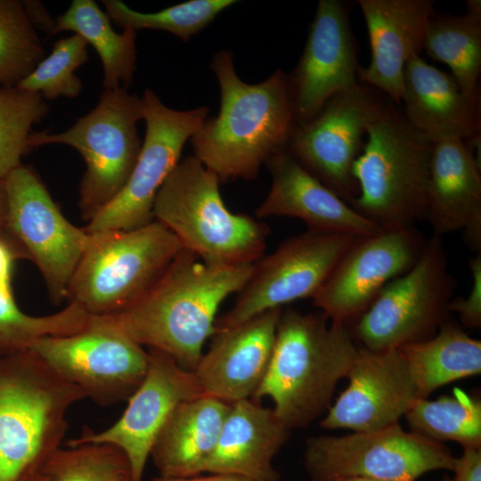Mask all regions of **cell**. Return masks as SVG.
Returning <instances> with one entry per match:
<instances>
[{
    "label": "cell",
    "instance_id": "obj_1",
    "mask_svg": "<svg viewBox=\"0 0 481 481\" xmlns=\"http://www.w3.org/2000/svg\"><path fill=\"white\" fill-rule=\"evenodd\" d=\"M252 268L210 265L183 249L137 301L107 317L139 345L193 371L215 334L220 306L242 289Z\"/></svg>",
    "mask_w": 481,
    "mask_h": 481
},
{
    "label": "cell",
    "instance_id": "obj_2",
    "mask_svg": "<svg viewBox=\"0 0 481 481\" xmlns=\"http://www.w3.org/2000/svg\"><path fill=\"white\" fill-rule=\"evenodd\" d=\"M210 68L220 87V110L190 138L193 156L220 183L255 179L263 164L287 151L297 125L287 74L278 69L258 84H247L229 50L217 52Z\"/></svg>",
    "mask_w": 481,
    "mask_h": 481
},
{
    "label": "cell",
    "instance_id": "obj_3",
    "mask_svg": "<svg viewBox=\"0 0 481 481\" xmlns=\"http://www.w3.org/2000/svg\"><path fill=\"white\" fill-rule=\"evenodd\" d=\"M357 352L347 324L322 312L281 310L268 369L253 399L270 397L289 429L306 428L330 408Z\"/></svg>",
    "mask_w": 481,
    "mask_h": 481
},
{
    "label": "cell",
    "instance_id": "obj_4",
    "mask_svg": "<svg viewBox=\"0 0 481 481\" xmlns=\"http://www.w3.org/2000/svg\"><path fill=\"white\" fill-rule=\"evenodd\" d=\"M432 143L418 134L401 105L382 96L353 166L358 194L349 203L382 230L426 220Z\"/></svg>",
    "mask_w": 481,
    "mask_h": 481
},
{
    "label": "cell",
    "instance_id": "obj_5",
    "mask_svg": "<svg viewBox=\"0 0 481 481\" xmlns=\"http://www.w3.org/2000/svg\"><path fill=\"white\" fill-rule=\"evenodd\" d=\"M84 398L33 351L0 353V481H34Z\"/></svg>",
    "mask_w": 481,
    "mask_h": 481
},
{
    "label": "cell",
    "instance_id": "obj_6",
    "mask_svg": "<svg viewBox=\"0 0 481 481\" xmlns=\"http://www.w3.org/2000/svg\"><path fill=\"white\" fill-rule=\"evenodd\" d=\"M220 183L196 157L187 156L158 192L154 220L173 232L183 249L208 264H254L264 256L270 229L257 217L228 209Z\"/></svg>",
    "mask_w": 481,
    "mask_h": 481
},
{
    "label": "cell",
    "instance_id": "obj_7",
    "mask_svg": "<svg viewBox=\"0 0 481 481\" xmlns=\"http://www.w3.org/2000/svg\"><path fill=\"white\" fill-rule=\"evenodd\" d=\"M88 234L66 298L91 316L115 315L128 308L183 249L156 220L130 231Z\"/></svg>",
    "mask_w": 481,
    "mask_h": 481
},
{
    "label": "cell",
    "instance_id": "obj_8",
    "mask_svg": "<svg viewBox=\"0 0 481 481\" xmlns=\"http://www.w3.org/2000/svg\"><path fill=\"white\" fill-rule=\"evenodd\" d=\"M142 97L118 87L103 90L98 104L61 133H32L31 149L61 143L77 150L86 169L79 186L81 216L89 222L121 191L138 159Z\"/></svg>",
    "mask_w": 481,
    "mask_h": 481
},
{
    "label": "cell",
    "instance_id": "obj_9",
    "mask_svg": "<svg viewBox=\"0 0 481 481\" xmlns=\"http://www.w3.org/2000/svg\"><path fill=\"white\" fill-rule=\"evenodd\" d=\"M456 284L443 239L432 235L416 264L385 285L355 320L352 335L372 351L426 340L447 320Z\"/></svg>",
    "mask_w": 481,
    "mask_h": 481
},
{
    "label": "cell",
    "instance_id": "obj_10",
    "mask_svg": "<svg viewBox=\"0 0 481 481\" xmlns=\"http://www.w3.org/2000/svg\"><path fill=\"white\" fill-rule=\"evenodd\" d=\"M456 457L440 442L399 423L364 432L306 440L305 466L314 481L368 477L388 481H415L425 473L452 471Z\"/></svg>",
    "mask_w": 481,
    "mask_h": 481
},
{
    "label": "cell",
    "instance_id": "obj_11",
    "mask_svg": "<svg viewBox=\"0 0 481 481\" xmlns=\"http://www.w3.org/2000/svg\"><path fill=\"white\" fill-rule=\"evenodd\" d=\"M29 350L101 406L128 400L148 370V351L107 316H91L82 330L43 338Z\"/></svg>",
    "mask_w": 481,
    "mask_h": 481
},
{
    "label": "cell",
    "instance_id": "obj_12",
    "mask_svg": "<svg viewBox=\"0 0 481 481\" xmlns=\"http://www.w3.org/2000/svg\"><path fill=\"white\" fill-rule=\"evenodd\" d=\"M142 100L146 128L138 159L121 191L88 222V233L130 231L151 223L158 192L208 114L206 106L173 110L151 89Z\"/></svg>",
    "mask_w": 481,
    "mask_h": 481
},
{
    "label": "cell",
    "instance_id": "obj_13",
    "mask_svg": "<svg viewBox=\"0 0 481 481\" xmlns=\"http://www.w3.org/2000/svg\"><path fill=\"white\" fill-rule=\"evenodd\" d=\"M4 183L7 202L4 228L25 257L36 264L52 301L58 304L66 298L89 234L66 219L43 182L28 167L15 168Z\"/></svg>",
    "mask_w": 481,
    "mask_h": 481
},
{
    "label": "cell",
    "instance_id": "obj_14",
    "mask_svg": "<svg viewBox=\"0 0 481 481\" xmlns=\"http://www.w3.org/2000/svg\"><path fill=\"white\" fill-rule=\"evenodd\" d=\"M356 238L307 230L282 242L253 264L233 305L216 318L215 333L295 300L312 298Z\"/></svg>",
    "mask_w": 481,
    "mask_h": 481
},
{
    "label": "cell",
    "instance_id": "obj_15",
    "mask_svg": "<svg viewBox=\"0 0 481 481\" xmlns=\"http://www.w3.org/2000/svg\"><path fill=\"white\" fill-rule=\"evenodd\" d=\"M382 96L359 82L330 98L312 118L297 124L288 143L287 151L348 205L358 194L353 166Z\"/></svg>",
    "mask_w": 481,
    "mask_h": 481
},
{
    "label": "cell",
    "instance_id": "obj_16",
    "mask_svg": "<svg viewBox=\"0 0 481 481\" xmlns=\"http://www.w3.org/2000/svg\"><path fill=\"white\" fill-rule=\"evenodd\" d=\"M427 239L414 226L357 237L312 298L330 322L355 321L392 280L409 271Z\"/></svg>",
    "mask_w": 481,
    "mask_h": 481
},
{
    "label": "cell",
    "instance_id": "obj_17",
    "mask_svg": "<svg viewBox=\"0 0 481 481\" xmlns=\"http://www.w3.org/2000/svg\"><path fill=\"white\" fill-rule=\"evenodd\" d=\"M146 375L127 400L122 416L110 428L94 432L85 428L68 446L110 444L121 449L131 468V481H143L153 444L174 409L182 402L202 395L192 371L181 367L171 356L148 348Z\"/></svg>",
    "mask_w": 481,
    "mask_h": 481
},
{
    "label": "cell",
    "instance_id": "obj_18",
    "mask_svg": "<svg viewBox=\"0 0 481 481\" xmlns=\"http://www.w3.org/2000/svg\"><path fill=\"white\" fill-rule=\"evenodd\" d=\"M348 385L320 422L325 429L371 431L396 423L421 399L399 348L358 347Z\"/></svg>",
    "mask_w": 481,
    "mask_h": 481
},
{
    "label": "cell",
    "instance_id": "obj_19",
    "mask_svg": "<svg viewBox=\"0 0 481 481\" xmlns=\"http://www.w3.org/2000/svg\"><path fill=\"white\" fill-rule=\"evenodd\" d=\"M359 68L346 4L319 1L303 53L287 75L297 124L315 116L336 94L356 86Z\"/></svg>",
    "mask_w": 481,
    "mask_h": 481
},
{
    "label": "cell",
    "instance_id": "obj_20",
    "mask_svg": "<svg viewBox=\"0 0 481 481\" xmlns=\"http://www.w3.org/2000/svg\"><path fill=\"white\" fill-rule=\"evenodd\" d=\"M282 308L217 331L192 371L203 395L228 404L253 398L266 374Z\"/></svg>",
    "mask_w": 481,
    "mask_h": 481
},
{
    "label": "cell",
    "instance_id": "obj_21",
    "mask_svg": "<svg viewBox=\"0 0 481 481\" xmlns=\"http://www.w3.org/2000/svg\"><path fill=\"white\" fill-rule=\"evenodd\" d=\"M371 57L359 68L358 81L400 105L406 63L423 49L427 27L434 15L430 0H359Z\"/></svg>",
    "mask_w": 481,
    "mask_h": 481
},
{
    "label": "cell",
    "instance_id": "obj_22",
    "mask_svg": "<svg viewBox=\"0 0 481 481\" xmlns=\"http://www.w3.org/2000/svg\"><path fill=\"white\" fill-rule=\"evenodd\" d=\"M265 166L272 185L256 209L257 219L290 216L303 221L309 231L355 237L382 231L305 169L287 151L273 156Z\"/></svg>",
    "mask_w": 481,
    "mask_h": 481
},
{
    "label": "cell",
    "instance_id": "obj_23",
    "mask_svg": "<svg viewBox=\"0 0 481 481\" xmlns=\"http://www.w3.org/2000/svg\"><path fill=\"white\" fill-rule=\"evenodd\" d=\"M481 168L461 138L432 143L426 220L433 235L461 231L475 254L481 253Z\"/></svg>",
    "mask_w": 481,
    "mask_h": 481
},
{
    "label": "cell",
    "instance_id": "obj_24",
    "mask_svg": "<svg viewBox=\"0 0 481 481\" xmlns=\"http://www.w3.org/2000/svg\"><path fill=\"white\" fill-rule=\"evenodd\" d=\"M400 105L412 128L431 143L480 135L479 98L465 95L452 76L420 55L405 65Z\"/></svg>",
    "mask_w": 481,
    "mask_h": 481
},
{
    "label": "cell",
    "instance_id": "obj_25",
    "mask_svg": "<svg viewBox=\"0 0 481 481\" xmlns=\"http://www.w3.org/2000/svg\"><path fill=\"white\" fill-rule=\"evenodd\" d=\"M289 429L273 408L253 398L231 404L205 472L276 481L273 459L286 443Z\"/></svg>",
    "mask_w": 481,
    "mask_h": 481
},
{
    "label": "cell",
    "instance_id": "obj_26",
    "mask_svg": "<svg viewBox=\"0 0 481 481\" xmlns=\"http://www.w3.org/2000/svg\"><path fill=\"white\" fill-rule=\"evenodd\" d=\"M230 406L204 395L179 404L151 451L159 477L183 478L205 472Z\"/></svg>",
    "mask_w": 481,
    "mask_h": 481
},
{
    "label": "cell",
    "instance_id": "obj_27",
    "mask_svg": "<svg viewBox=\"0 0 481 481\" xmlns=\"http://www.w3.org/2000/svg\"><path fill=\"white\" fill-rule=\"evenodd\" d=\"M398 348L411 368L421 399L442 386L481 371V341L448 319L433 337Z\"/></svg>",
    "mask_w": 481,
    "mask_h": 481
},
{
    "label": "cell",
    "instance_id": "obj_28",
    "mask_svg": "<svg viewBox=\"0 0 481 481\" xmlns=\"http://www.w3.org/2000/svg\"><path fill=\"white\" fill-rule=\"evenodd\" d=\"M72 31L83 37L98 53L103 71V90L127 86L133 82L136 63L137 31L116 32L107 13L93 0H73L57 17L53 34Z\"/></svg>",
    "mask_w": 481,
    "mask_h": 481
},
{
    "label": "cell",
    "instance_id": "obj_29",
    "mask_svg": "<svg viewBox=\"0 0 481 481\" xmlns=\"http://www.w3.org/2000/svg\"><path fill=\"white\" fill-rule=\"evenodd\" d=\"M423 49L432 59L450 67L465 95L479 98L481 15H433L427 27Z\"/></svg>",
    "mask_w": 481,
    "mask_h": 481
},
{
    "label": "cell",
    "instance_id": "obj_30",
    "mask_svg": "<svg viewBox=\"0 0 481 481\" xmlns=\"http://www.w3.org/2000/svg\"><path fill=\"white\" fill-rule=\"evenodd\" d=\"M404 417L412 431L433 441L450 440L481 448V403L454 387L452 395L418 399Z\"/></svg>",
    "mask_w": 481,
    "mask_h": 481
},
{
    "label": "cell",
    "instance_id": "obj_31",
    "mask_svg": "<svg viewBox=\"0 0 481 481\" xmlns=\"http://www.w3.org/2000/svg\"><path fill=\"white\" fill-rule=\"evenodd\" d=\"M124 452L110 444L57 448L45 461L34 481H131Z\"/></svg>",
    "mask_w": 481,
    "mask_h": 481
},
{
    "label": "cell",
    "instance_id": "obj_32",
    "mask_svg": "<svg viewBox=\"0 0 481 481\" xmlns=\"http://www.w3.org/2000/svg\"><path fill=\"white\" fill-rule=\"evenodd\" d=\"M237 2L190 0L155 12L135 11L120 0H103L102 4L110 20L123 29H159L188 41Z\"/></svg>",
    "mask_w": 481,
    "mask_h": 481
},
{
    "label": "cell",
    "instance_id": "obj_33",
    "mask_svg": "<svg viewBox=\"0 0 481 481\" xmlns=\"http://www.w3.org/2000/svg\"><path fill=\"white\" fill-rule=\"evenodd\" d=\"M90 318L74 303L53 314L29 315L18 307L13 297L0 292V353L29 350L43 338L76 333L88 325Z\"/></svg>",
    "mask_w": 481,
    "mask_h": 481
},
{
    "label": "cell",
    "instance_id": "obj_34",
    "mask_svg": "<svg viewBox=\"0 0 481 481\" xmlns=\"http://www.w3.org/2000/svg\"><path fill=\"white\" fill-rule=\"evenodd\" d=\"M45 56L23 2L0 0V87L16 86Z\"/></svg>",
    "mask_w": 481,
    "mask_h": 481
},
{
    "label": "cell",
    "instance_id": "obj_35",
    "mask_svg": "<svg viewBox=\"0 0 481 481\" xmlns=\"http://www.w3.org/2000/svg\"><path fill=\"white\" fill-rule=\"evenodd\" d=\"M48 112L40 94L16 86L0 87V180L22 165V156L31 150L32 126Z\"/></svg>",
    "mask_w": 481,
    "mask_h": 481
},
{
    "label": "cell",
    "instance_id": "obj_36",
    "mask_svg": "<svg viewBox=\"0 0 481 481\" xmlns=\"http://www.w3.org/2000/svg\"><path fill=\"white\" fill-rule=\"evenodd\" d=\"M87 60V43L83 37L73 34L61 38L16 87L38 94L45 100L76 98L83 87L76 70Z\"/></svg>",
    "mask_w": 481,
    "mask_h": 481
},
{
    "label": "cell",
    "instance_id": "obj_37",
    "mask_svg": "<svg viewBox=\"0 0 481 481\" xmlns=\"http://www.w3.org/2000/svg\"><path fill=\"white\" fill-rule=\"evenodd\" d=\"M469 265L472 276L471 289L467 298H452L448 310L458 313L463 326L473 329L481 325V253L470 257Z\"/></svg>",
    "mask_w": 481,
    "mask_h": 481
},
{
    "label": "cell",
    "instance_id": "obj_38",
    "mask_svg": "<svg viewBox=\"0 0 481 481\" xmlns=\"http://www.w3.org/2000/svg\"><path fill=\"white\" fill-rule=\"evenodd\" d=\"M19 257H25L20 248L0 236V292L7 297H13L12 270L14 260Z\"/></svg>",
    "mask_w": 481,
    "mask_h": 481
},
{
    "label": "cell",
    "instance_id": "obj_39",
    "mask_svg": "<svg viewBox=\"0 0 481 481\" xmlns=\"http://www.w3.org/2000/svg\"><path fill=\"white\" fill-rule=\"evenodd\" d=\"M452 471L454 481H481V448H463Z\"/></svg>",
    "mask_w": 481,
    "mask_h": 481
},
{
    "label": "cell",
    "instance_id": "obj_40",
    "mask_svg": "<svg viewBox=\"0 0 481 481\" xmlns=\"http://www.w3.org/2000/svg\"><path fill=\"white\" fill-rule=\"evenodd\" d=\"M26 12L36 29L45 33L53 34L55 20L49 15L43 4L38 1H22Z\"/></svg>",
    "mask_w": 481,
    "mask_h": 481
},
{
    "label": "cell",
    "instance_id": "obj_41",
    "mask_svg": "<svg viewBox=\"0 0 481 481\" xmlns=\"http://www.w3.org/2000/svg\"><path fill=\"white\" fill-rule=\"evenodd\" d=\"M152 481H257L249 477H244L235 475H225V474H211L208 477H183V478H164V477H155Z\"/></svg>",
    "mask_w": 481,
    "mask_h": 481
},
{
    "label": "cell",
    "instance_id": "obj_42",
    "mask_svg": "<svg viewBox=\"0 0 481 481\" xmlns=\"http://www.w3.org/2000/svg\"><path fill=\"white\" fill-rule=\"evenodd\" d=\"M7 213L6 193L4 180H0V231L4 228Z\"/></svg>",
    "mask_w": 481,
    "mask_h": 481
},
{
    "label": "cell",
    "instance_id": "obj_43",
    "mask_svg": "<svg viewBox=\"0 0 481 481\" xmlns=\"http://www.w3.org/2000/svg\"><path fill=\"white\" fill-rule=\"evenodd\" d=\"M467 12L474 15H481V1L469 0L467 1Z\"/></svg>",
    "mask_w": 481,
    "mask_h": 481
},
{
    "label": "cell",
    "instance_id": "obj_44",
    "mask_svg": "<svg viewBox=\"0 0 481 481\" xmlns=\"http://www.w3.org/2000/svg\"><path fill=\"white\" fill-rule=\"evenodd\" d=\"M334 481H388V480H383L374 477H344Z\"/></svg>",
    "mask_w": 481,
    "mask_h": 481
},
{
    "label": "cell",
    "instance_id": "obj_45",
    "mask_svg": "<svg viewBox=\"0 0 481 481\" xmlns=\"http://www.w3.org/2000/svg\"><path fill=\"white\" fill-rule=\"evenodd\" d=\"M442 481H454L453 478H444Z\"/></svg>",
    "mask_w": 481,
    "mask_h": 481
}]
</instances>
